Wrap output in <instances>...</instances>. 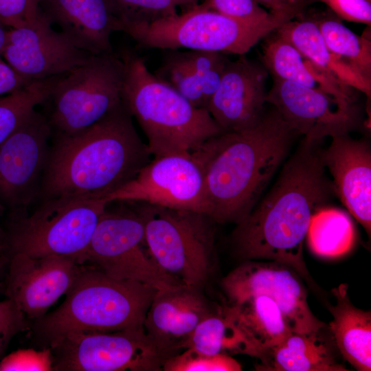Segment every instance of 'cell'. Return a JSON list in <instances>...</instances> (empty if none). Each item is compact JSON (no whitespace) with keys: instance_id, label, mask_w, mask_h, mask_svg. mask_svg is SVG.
<instances>
[{"instance_id":"obj_42","label":"cell","mask_w":371,"mask_h":371,"mask_svg":"<svg viewBox=\"0 0 371 371\" xmlns=\"http://www.w3.org/2000/svg\"><path fill=\"white\" fill-rule=\"evenodd\" d=\"M3 208V207L0 204V218H1V214L2 212ZM4 236L5 235H3L1 226H0V249H1L3 247Z\"/></svg>"},{"instance_id":"obj_35","label":"cell","mask_w":371,"mask_h":371,"mask_svg":"<svg viewBox=\"0 0 371 371\" xmlns=\"http://www.w3.org/2000/svg\"><path fill=\"white\" fill-rule=\"evenodd\" d=\"M41 0H0V24L16 28L26 25L41 13Z\"/></svg>"},{"instance_id":"obj_27","label":"cell","mask_w":371,"mask_h":371,"mask_svg":"<svg viewBox=\"0 0 371 371\" xmlns=\"http://www.w3.org/2000/svg\"><path fill=\"white\" fill-rule=\"evenodd\" d=\"M227 304L245 337L251 357L257 359L292 332L278 305L265 295H254Z\"/></svg>"},{"instance_id":"obj_5","label":"cell","mask_w":371,"mask_h":371,"mask_svg":"<svg viewBox=\"0 0 371 371\" xmlns=\"http://www.w3.org/2000/svg\"><path fill=\"white\" fill-rule=\"evenodd\" d=\"M157 291L146 284L117 279L93 267L80 265L64 302L35 319L34 333L49 344L69 333L143 327Z\"/></svg>"},{"instance_id":"obj_3","label":"cell","mask_w":371,"mask_h":371,"mask_svg":"<svg viewBox=\"0 0 371 371\" xmlns=\"http://www.w3.org/2000/svg\"><path fill=\"white\" fill-rule=\"evenodd\" d=\"M296 133L273 108L254 126L223 132L191 153L203 175L209 216L243 220L287 155Z\"/></svg>"},{"instance_id":"obj_24","label":"cell","mask_w":371,"mask_h":371,"mask_svg":"<svg viewBox=\"0 0 371 371\" xmlns=\"http://www.w3.org/2000/svg\"><path fill=\"white\" fill-rule=\"evenodd\" d=\"M265 38L263 66L273 78L292 81L339 101L353 103V88L339 83L275 30Z\"/></svg>"},{"instance_id":"obj_36","label":"cell","mask_w":371,"mask_h":371,"mask_svg":"<svg viewBox=\"0 0 371 371\" xmlns=\"http://www.w3.org/2000/svg\"><path fill=\"white\" fill-rule=\"evenodd\" d=\"M27 324L25 316L12 300L0 302V356L12 338L27 328Z\"/></svg>"},{"instance_id":"obj_17","label":"cell","mask_w":371,"mask_h":371,"mask_svg":"<svg viewBox=\"0 0 371 371\" xmlns=\"http://www.w3.org/2000/svg\"><path fill=\"white\" fill-rule=\"evenodd\" d=\"M8 254L5 293L27 319H36L71 287L80 265L62 255Z\"/></svg>"},{"instance_id":"obj_19","label":"cell","mask_w":371,"mask_h":371,"mask_svg":"<svg viewBox=\"0 0 371 371\" xmlns=\"http://www.w3.org/2000/svg\"><path fill=\"white\" fill-rule=\"evenodd\" d=\"M212 307L201 289L181 285L159 290L149 305L143 328L167 359L185 349L191 335Z\"/></svg>"},{"instance_id":"obj_41","label":"cell","mask_w":371,"mask_h":371,"mask_svg":"<svg viewBox=\"0 0 371 371\" xmlns=\"http://www.w3.org/2000/svg\"><path fill=\"white\" fill-rule=\"evenodd\" d=\"M6 32L7 30H5L4 26L0 24V56H1V52L5 44Z\"/></svg>"},{"instance_id":"obj_7","label":"cell","mask_w":371,"mask_h":371,"mask_svg":"<svg viewBox=\"0 0 371 371\" xmlns=\"http://www.w3.org/2000/svg\"><path fill=\"white\" fill-rule=\"evenodd\" d=\"M136 203L160 269L181 285L202 289L213 260L215 222L202 212Z\"/></svg>"},{"instance_id":"obj_37","label":"cell","mask_w":371,"mask_h":371,"mask_svg":"<svg viewBox=\"0 0 371 371\" xmlns=\"http://www.w3.org/2000/svg\"><path fill=\"white\" fill-rule=\"evenodd\" d=\"M325 3L339 19L371 25V3L366 0H317Z\"/></svg>"},{"instance_id":"obj_1","label":"cell","mask_w":371,"mask_h":371,"mask_svg":"<svg viewBox=\"0 0 371 371\" xmlns=\"http://www.w3.org/2000/svg\"><path fill=\"white\" fill-rule=\"evenodd\" d=\"M318 144L304 138L270 191L231 236L238 258L285 264L312 288L315 284L304 260L303 243L313 215L335 194Z\"/></svg>"},{"instance_id":"obj_10","label":"cell","mask_w":371,"mask_h":371,"mask_svg":"<svg viewBox=\"0 0 371 371\" xmlns=\"http://www.w3.org/2000/svg\"><path fill=\"white\" fill-rule=\"evenodd\" d=\"M76 262L157 291L181 285L166 274L154 260L146 243L143 219L135 205L115 208L106 205L87 248Z\"/></svg>"},{"instance_id":"obj_22","label":"cell","mask_w":371,"mask_h":371,"mask_svg":"<svg viewBox=\"0 0 371 371\" xmlns=\"http://www.w3.org/2000/svg\"><path fill=\"white\" fill-rule=\"evenodd\" d=\"M168 50L154 75L194 106L207 109L229 59L218 52Z\"/></svg>"},{"instance_id":"obj_21","label":"cell","mask_w":371,"mask_h":371,"mask_svg":"<svg viewBox=\"0 0 371 371\" xmlns=\"http://www.w3.org/2000/svg\"><path fill=\"white\" fill-rule=\"evenodd\" d=\"M42 12L78 48L92 55L112 52L111 35L120 31L111 0H41Z\"/></svg>"},{"instance_id":"obj_8","label":"cell","mask_w":371,"mask_h":371,"mask_svg":"<svg viewBox=\"0 0 371 371\" xmlns=\"http://www.w3.org/2000/svg\"><path fill=\"white\" fill-rule=\"evenodd\" d=\"M124 70L122 58L112 52L91 55L60 75L43 103L52 136L78 133L120 105Z\"/></svg>"},{"instance_id":"obj_20","label":"cell","mask_w":371,"mask_h":371,"mask_svg":"<svg viewBox=\"0 0 371 371\" xmlns=\"http://www.w3.org/2000/svg\"><path fill=\"white\" fill-rule=\"evenodd\" d=\"M322 159L333 178L335 194L350 214L371 233V150L368 142L348 134L335 136L322 149Z\"/></svg>"},{"instance_id":"obj_11","label":"cell","mask_w":371,"mask_h":371,"mask_svg":"<svg viewBox=\"0 0 371 371\" xmlns=\"http://www.w3.org/2000/svg\"><path fill=\"white\" fill-rule=\"evenodd\" d=\"M49 346L56 371H158L166 360L143 327L69 333Z\"/></svg>"},{"instance_id":"obj_4","label":"cell","mask_w":371,"mask_h":371,"mask_svg":"<svg viewBox=\"0 0 371 371\" xmlns=\"http://www.w3.org/2000/svg\"><path fill=\"white\" fill-rule=\"evenodd\" d=\"M124 63L122 100L148 139L151 155H188L222 130L207 109L192 105L148 69L131 51Z\"/></svg>"},{"instance_id":"obj_13","label":"cell","mask_w":371,"mask_h":371,"mask_svg":"<svg viewBox=\"0 0 371 371\" xmlns=\"http://www.w3.org/2000/svg\"><path fill=\"white\" fill-rule=\"evenodd\" d=\"M221 286L229 304L254 295L271 298L292 332L308 333L326 325L311 311L301 276L285 264L245 260L223 278Z\"/></svg>"},{"instance_id":"obj_25","label":"cell","mask_w":371,"mask_h":371,"mask_svg":"<svg viewBox=\"0 0 371 371\" xmlns=\"http://www.w3.org/2000/svg\"><path fill=\"white\" fill-rule=\"evenodd\" d=\"M348 289L343 283L331 290L336 303L328 307L333 320L328 326L342 358L358 371H370L371 312L356 307Z\"/></svg>"},{"instance_id":"obj_15","label":"cell","mask_w":371,"mask_h":371,"mask_svg":"<svg viewBox=\"0 0 371 371\" xmlns=\"http://www.w3.org/2000/svg\"><path fill=\"white\" fill-rule=\"evenodd\" d=\"M282 119L304 139L319 142L326 137L349 134L359 124L353 103L339 101L298 83L273 78L267 95Z\"/></svg>"},{"instance_id":"obj_14","label":"cell","mask_w":371,"mask_h":371,"mask_svg":"<svg viewBox=\"0 0 371 371\" xmlns=\"http://www.w3.org/2000/svg\"><path fill=\"white\" fill-rule=\"evenodd\" d=\"M105 200L108 203L142 202L209 214L203 172L191 153L154 157L133 180Z\"/></svg>"},{"instance_id":"obj_38","label":"cell","mask_w":371,"mask_h":371,"mask_svg":"<svg viewBox=\"0 0 371 371\" xmlns=\"http://www.w3.org/2000/svg\"><path fill=\"white\" fill-rule=\"evenodd\" d=\"M30 82H31L19 75L0 56V96L21 89Z\"/></svg>"},{"instance_id":"obj_12","label":"cell","mask_w":371,"mask_h":371,"mask_svg":"<svg viewBox=\"0 0 371 371\" xmlns=\"http://www.w3.org/2000/svg\"><path fill=\"white\" fill-rule=\"evenodd\" d=\"M52 131L35 109L0 144V204L17 218L38 197Z\"/></svg>"},{"instance_id":"obj_33","label":"cell","mask_w":371,"mask_h":371,"mask_svg":"<svg viewBox=\"0 0 371 371\" xmlns=\"http://www.w3.org/2000/svg\"><path fill=\"white\" fill-rule=\"evenodd\" d=\"M165 371H240L241 365L229 355H209L186 348L168 358L164 363Z\"/></svg>"},{"instance_id":"obj_23","label":"cell","mask_w":371,"mask_h":371,"mask_svg":"<svg viewBox=\"0 0 371 371\" xmlns=\"http://www.w3.org/2000/svg\"><path fill=\"white\" fill-rule=\"evenodd\" d=\"M328 324L308 333L291 332L262 353L255 368L262 371H348Z\"/></svg>"},{"instance_id":"obj_39","label":"cell","mask_w":371,"mask_h":371,"mask_svg":"<svg viewBox=\"0 0 371 371\" xmlns=\"http://www.w3.org/2000/svg\"><path fill=\"white\" fill-rule=\"evenodd\" d=\"M260 5L275 14H290L295 17L301 15L306 8L302 5H289L282 0H256Z\"/></svg>"},{"instance_id":"obj_34","label":"cell","mask_w":371,"mask_h":371,"mask_svg":"<svg viewBox=\"0 0 371 371\" xmlns=\"http://www.w3.org/2000/svg\"><path fill=\"white\" fill-rule=\"evenodd\" d=\"M198 5L224 16L251 23L263 22L273 14L256 0H203Z\"/></svg>"},{"instance_id":"obj_40","label":"cell","mask_w":371,"mask_h":371,"mask_svg":"<svg viewBox=\"0 0 371 371\" xmlns=\"http://www.w3.org/2000/svg\"><path fill=\"white\" fill-rule=\"evenodd\" d=\"M283 2L293 5H302L306 7L315 0H282Z\"/></svg>"},{"instance_id":"obj_30","label":"cell","mask_w":371,"mask_h":371,"mask_svg":"<svg viewBox=\"0 0 371 371\" xmlns=\"http://www.w3.org/2000/svg\"><path fill=\"white\" fill-rule=\"evenodd\" d=\"M314 21L328 49L371 84V41L368 34L359 36L339 19L332 17Z\"/></svg>"},{"instance_id":"obj_32","label":"cell","mask_w":371,"mask_h":371,"mask_svg":"<svg viewBox=\"0 0 371 371\" xmlns=\"http://www.w3.org/2000/svg\"><path fill=\"white\" fill-rule=\"evenodd\" d=\"M122 25L150 23L177 14V8L196 5L198 0H111Z\"/></svg>"},{"instance_id":"obj_26","label":"cell","mask_w":371,"mask_h":371,"mask_svg":"<svg viewBox=\"0 0 371 371\" xmlns=\"http://www.w3.org/2000/svg\"><path fill=\"white\" fill-rule=\"evenodd\" d=\"M275 31L339 83L363 93L370 100L371 84L328 49L314 20L291 19Z\"/></svg>"},{"instance_id":"obj_29","label":"cell","mask_w":371,"mask_h":371,"mask_svg":"<svg viewBox=\"0 0 371 371\" xmlns=\"http://www.w3.org/2000/svg\"><path fill=\"white\" fill-rule=\"evenodd\" d=\"M355 228L344 211L324 207L312 216L306 239L311 251L322 258H337L347 254L355 241Z\"/></svg>"},{"instance_id":"obj_18","label":"cell","mask_w":371,"mask_h":371,"mask_svg":"<svg viewBox=\"0 0 371 371\" xmlns=\"http://www.w3.org/2000/svg\"><path fill=\"white\" fill-rule=\"evenodd\" d=\"M269 72L245 55L229 60L207 109L223 132L240 131L256 125L265 115Z\"/></svg>"},{"instance_id":"obj_28","label":"cell","mask_w":371,"mask_h":371,"mask_svg":"<svg viewBox=\"0 0 371 371\" xmlns=\"http://www.w3.org/2000/svg\"><path fill=\"white\" fill-rule=\"evenodd\" d=\"M186 348L209 355L250 354L248 344L228 304L212 307L191 335Z\"/></svg>"},{"instance_id":"obj_16","label":"cell","mask_w":371,"mask_h":371,"mask_svg":"<svg viewBox=\"0 0 371 371\" xmlns=\"http://www.w3.org/2000/svg\"><path fill=\"white\" fill-rule=\"evenodd\" d=\"M52 25L41 11L32 22L7 30L1 57L30 82L65 74L92 55Z\"/></svg>"},{"instance_id":"obj_6","label":"cell","mask_w":371,"mask_h":371,"mask_svg":"<svg viewBox=\"0 0 371 371\" xmlns=\"http://www.w3.org/2000/svg\"><path fill=\"white\" fill-rule=\"evenodd\" d=\"M293 18L292 14L273 13L263 22H246L205 9L197 3L181 14L150 23L122 25L121 31L146 48H185L240 56Z\"/></svg>"},{"instance_id":"obj_2","label":"cell","mask_w":371,"mask_h":371,"mask_svg":"<svg viewBox=\"0 0 371 371\" xmlns=\"http://www.w3.org/2000/svg\"><path fill=\"white\" fill-rule=\"evenodd\" d=\"M132 117L122 102L78 133L52 136L38 197L105 200L133 180L152 155Z\"/></svg>"},{"instance_id":"obj_43","label":"cell","mask_w":371,"mask_h":371,"mask_svg":"<svg viewBox=\"0 0 371 371\" xmlns=\"http://www.w3.org/2000/svg\"><path fill=\"white\" fill-rule=\"evenodd\" d=\"M366 1H368L370 2V3H371V0H366Z\"/></svg>"},{"instance_id":"obj_9","label":"cell","mask_w":371,"mask_h":371,"mask_svg":"<svg viewBox=\"0 0 371 371\" xmlns=\"http://www.w3.org/2000/svg\"><path fill=\"white\" fill-rule=\"evenodd\" d=\"M107 204L104 199L75 197L42 200L30 216L15 218L4 236L2 249L32 257L67 256L76 262Z\"/></svg>"},{"instance_id":"obj_31","label":"cell","mask_w":371,"mask_h":371,"mask_svg":"<svg viewBox=\"0 0 371 371\" xmlns=\"http://www.w3.org/2000/svg\"><path fill=\"white\" fill-rule=\"evenodd\" d=\"M58 76L34 80L11 93L0 96V144L47 99Z\"/></svg>"}]
</instances>
